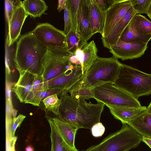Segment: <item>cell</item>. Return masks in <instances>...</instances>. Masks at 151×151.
Masks as SVG:
<instances>
[{"label":"cell","instance_id":"7a4b0ae2","mask_svg":"<svg viewBox=\"0 0 151 151\" xmlns=\"http://www.w3.org/2000/svg\"><path fill=\"white\" fill-rule=\"evenodd\" d=\"M47 51L31 32L22 35L17 43L13 58L16 68L19 72L42 75Z\"/></svg>","mask_w":151,"mask_h":151},{"label":"cell","instance_id":"d6a6232c","mask_svg":"<svg viewBox=\"0 0 151 151\" xmlns=\"http://www.w3.org/2000/svg\"><path fill=\"white\" fill-rule=\"evenodd\" d=\"M64 20L65 27L64 32L66 35H67L71 29V21L70 18L68 4L64 9Z\"/></svg>","mask_w":151,"mask_h":151},{"label":"cell","instance_id":"ab89813d","mask_svg":"<svg viewBox=\"0 0 151 151\" xmlns=\"http://www.w3.org/2000/svg\"><path fill=\"white\" fill-rule=\"evenodd\" d=\"M147 15L149 18L151 19V4L148 10Z\"/></svg>","mask_w":151,"mask_h":151},{"label":"cell","instance_id":"44dd1931","mask_svg":"<svg viewBox=\"0 0 151 151\" xmlns=\"http://www.w3.org/2000/svg\"><path fill=\"white\" fill-rule=\"evenodd\" d=\"M82 50L83 52V64L82 68L83 79L97 57L98 50L94 40L88 43L84 46Z\"/></svg>","mask_w":151,"mask_h":151},{"label":"cell","instance_id":"52a82bcc","mask_svg":"<svg viewBox=\"0 0 151 151\" xmlns=\"http://www.w3.org/2000/svg\"><path fill=\"white\" fill-rule=\"evenodd\" d=\"M47 50L42 75L44 83L63 73L73 65L69 59L73 54L67 49L48 48Z\"/></svg>","mask_w":151,"mask_h":151},{"label":"cell","instance_id":"f35d334b","mask_svg":"<svg viewBox=\"0 0 151 151\" xmlns=\"http://www.w3.org/2000/svg\"><path fill=\"white\" fill-rule=\"evenodd\" d=\"M25 151H34V148L32 146L29 145L25 148Z\"/></svg>","mask_w":151,"mask_h":151},{"label":"cell","instance_id":"d6986e66","mask_svg":"<svg viewBox=\"0 0 151 151\" xmlns=\"http://www.w3.org/2000/svg\"><path fill=\"white\" fill-rule=\"evenodd\" d=\"M127 124L142 137L151 138V114L147 112L141 114Z\"/></svg>","mask_w":151,"mask_h":151},{"label":"cell","instance_id":"3957f363","mask_svg":"<svg viewBox=\"0 0 151 151\" xmlns=\"http://www.w3.org/2000/svg\"><path fill=\"white\" fill-rule=\"evenodd\" d=\"M121 63L114 57L98 56L85 76L79 83L82 88L92 89L108 83L114 84L119 75Z\"/></svg>","mask_w":151,"mask_h":151},{"label":"cell","instance_id":"30bf717a","mask_svg":"<svg viewBox=\"0 0 151 151\" xmlns=\"http://www.w3.org/2000/svg\"><path fill=\"white\" fill-rule=\"evenodd\" d=\"M132 7L130 0H115L105 11V24L101 37L102 42L109 36L116 26Z\"/></svg>","mask_w":151,"mask_h":151},{"label":"cell","instance_id":"e575fe53","mask_svg":"<svg viewBox=\"0 0 151 151\" xmlns=\"http://www.w3.org/2000/svg\"><path fill=\"white\" fill-rule=\"evenodd\" d=\"M100 8L105 12L115 1V0H95Z\"/></svg>","mask_w":151,"mask_h":151},{"label":"cell","instance_id":"6da1fadb","mask_svg":"<svg viewBox=\"0 0 151 151\" xmlns=\"http://www.w3.org/2000/svg\"><path fill=\"white\" fill-rule=\"evenodd\" d=\"M60 98L61 102L58 116L60 120L78 129H91L93 125L100 122L104 104L87 103L85 100L74 99L67 94Z\"/></svg>","mask_w":151,"mask_h":151},{"label":"cell","instance_id":"ac0fdd59","mask_svg":"<svg viewBox=\"0 0 151 151\" xmlns=\"http://www.w3.org/2000/svg\"><path fill=\"white\" fill-rule=\"evenodd\" d=\"M90 10L92 34L93 35L99 33L102 36L105 22V12L101 10L95 0H90Z\"/></svg>","mask_w":151,"mask_h":151},{"label":"cell","instance_id":"9a60e30c","mask_svg":"<svg viewBox=\"0 0 151 151\" xmlns=\"http://www.w3.org/2000/svg\"><path fill=\"white\" fill-rule=\"evenodd\" d=\"M136 14L132 7L127 11L116 26L111 34L102 42L104 47L110 50L116 44L131 19Z\"/></svg>","mask_w":151,"mask_h":151},{"label":"cell","instance_id":"83f0119b","mask_svg":"<svg viewBox=\"0 0 151 151\" xmlns=\"http://www.w3.org/2000/svg\"><path fill=\"white\" fill-rule=\"evenodd\" d=\"M71 21V30L77 32L78 10L80 0H68Z\"/></svg>","mask_w":151,"mask_h":151},{"label":"cell","instance_id":"74e56055","mask_svg":"<svg viewBox=\"0 0 151 151\" xmlns=\"http://www.w3.org/2000/svg\"><path fill=\"white\" fill-rule=\"evenodd\" d=\"M142 141L145 143L151 149V138L142 137Z\"/></svg>","mask_w":151,"mask_h":151},{"label":"cell","instance_id":"8992f818","mask_svg":"<svg viewBox=\"0 0 151 151\" xmlns=\"http://www.w3.org/2000/svg\"><path fill=\"white\" fill-rule=\"evenodd\" d=\"M94 99L105 105L134 107H141L138 99L112 83L104 84L92 89Z\"/></svg>","mask_w":151,"mask_h":151},{"label":"cell","instance_id":"277c9868","mask_svg":"<svg viewBox=\"0 0 151 151\" xmlns=\"http://www.w3.org/2000/svg\"><path fill=\"white\" fill-rule=\"evenodd\" d=\"M114 84L138 99L151 94V74L121 63L119 76Z\"/></svg>","mask_w":151,"mask_h":151},{"label":"cell","instance_id":"4fadbf2b","mask_svg":"<svg viewBox=\"0 0 151 151\" xmlns=\"http://www.w3.org/2000/svg\"><path fill=\"white\" fill-rule=\"evenodd\" d=\"M28 16L25 11L22 4L14 10L8 24V32L7 42L9 47L12 45L19 37L22 26Z\"/></svg>","mask_w":151,"mask_h":151},{"label":"cell","instance_id":"b9f144b4","mask_svg":"<svg viewBox=\"0 0 151 151\" xmlns=\"http://www.w3.org/2000/svg\"><path fill=\"white\" fill-rule=\"evenodd\" d=\"M86 151V150H82L81 151Z\"/></svg>","mask_w":151,"mask_h":151},{"label":"cell","instance_id":"9c48e42d","mask_svg":"<svg viewBox=\"0 0 151 151\" xmlns=\"http://www.w3.org/2000/svg\"><path fill=\"white\" fill-rule=\"evenodd\" d=\"M83 77L81 67L73 65L63 73L44 82L42 89H64L68 92L75 85L81 81Z\"/></svg>","mask_w":151,"mask_h":151},{"label":"cell","instance_id":"d590c367","mask_svg":"<svg viewBox=\"0 0 151 151\" xmlns=\"http://www.w3.org/2000/svg\"><path fill=\"white\" fill-rule=\"evenodd\" d=\"M78 60V65L82 68L83 64V52L82 49H78L74 54Z\"/></svg>","mask_w":151,"mask_h":151},{"label":"cell","instance_id":"1f68e13d","mask_svg":"<svg viewBox=\"0 0 151 151\" xmlns=\"http://www.w3.org/2000/svg\"><path fill=\"white\" fill-rule=\"evenodd\" d=\"M26 116L23 114H19L14 118L11 119L9 122V129L11 138H14L15 133L17 129L19 127L22 122L25 118Z\"/></svg>","mask_w":151,"mask_h":151},{"label":"cell","instance_id":"484cf974","mask_svg":"<svg viewBox=\"0 0 151 151\" xmlns=\"http://www.w3.org/2000/svg\"><path fill=\"white\" fill-rule=\"evenodd\" d=\"M78 84H76L69 91L70 96L72 98L81 100L94 98V95L92 89L81 88Z\"/></svg>","mask_w":151,"mask_h":151},{"label":"cell","instance_id":"5bb4252c","mask_svg":"<svg viewBox=\"0 0 151 151\" xmlns=\"http://www.w3.org/2000/svg\"><path fill=\"white\" fill-rule=\"evenodd\" d=\"M114 117L121 121L122 124H127L141 114L147 112L145 106L139 107H129L106 105Z\"/></svg>","mask_w":151,"mask_h":151},{"label":"cell","instance_id":"4316f807","mask_svg":"<svg viewBox=\"0 0 151 151\" xmlns=\"http://www.w3.org/2000/svg\"><path fill=\"white\" fill-rule=\"evenodd\" d=\"M57 94L48 96L42 100L45 108L58 116L59 115V109L61 99H59Z\"/></svg>","mask_w":151,"mask_h":151},{"label":"cell","instance_id":"e0dca14e","mask_svg":"<svg viewBox=\"0 0 151 151\" xmlns=\"http://www.w3.org/2000/svg\"><path fill=\"white\" fill-rule=\"evenodd\" d=\"M50 118L53 121L60 134L67 145L73 150L78 151L75 147V141L76 134L78 129L62 121L57 117Z\"/></svg>","mask_w":151,"mask_h":151},{"label":"cell","instance_id":"836d02e7","mask_svg":"<svg viewBox=\"0 0 151 151\" xmlns=\"http://www.w3.org/2000/svg\"><path fill=\"white\" fill-rule=\"evenodd\" d=\"M91 129L92 135L94 137H98L103 134L105 129L102 123L99 122L93 125Z\"/></svg>","mask_w":151,"mask_h":151},{"label":"cell","instance_id":"5b68a950","mask_svg":"<svg viewBox=\"0 0 151 151\" xmlns=\"http://www.w3.org/2000/svg\"><path fill=\"white\" fill-rule=\"evenodd\" d=\"M142 136L132 127L122 124L121 129L111 133L99 144L88 148L86 151H128L137 147Z\"/></svg>","mask_w":151,"mask_h":151},{"label":"cell","instance_id":"7402d4cb","mask_svg":"<svg viewBox=\"0 0 151 151\" xmlns=\"http://www.w3.org/2000/svg\"><path fill=\"white\" fill-rule=\"evenodd\" d=\"M22 5L26 13L32 18L40 17L47 9L48 6L42 0H25Z\"/></svg>","mask_w":151,"mask_h":151},{"label":"cell","instance_id":"8d00e7d4","mask_svg":"<svg viewBox=\"0 0 151 151\" xmlns=\"http://www.w3.org/2000/svg\"><path fill=\"white\" fill-rule=\"evenodd\" d=\"M68 4V0H59L57 9L59 12L65 9Z\"/></svg>","mask_w":151,"mask_h":151},{"label":"cell","instance_id":"8fae6325","mask_svg":"<svg viewBox=\"0 0 151 151\" xmlns=\"http://www.w3.org/2000/svg\"><path fill=\"white\" fill-rule=\"evenodd\" d=\"M148 47L147 43L139 42H126L120 39L110 50L113 57L122 60H133L141 57Z\"/></svg>","mask_w":151,"mask_h":151},{"label":"cell","instance_id":"cb8c5ba5","mask_svg":"<svg viewBox=\"0 0 151 151\" xmlns=\"http://www.w3.org/2000/svg\"><path fill=\"white\" fill-rule=\"evenodd\" d=\"M66 37L67 51L73 55L77 49H82L88 43L77 32L71 30Z\"/></svg>","mask_w":151,"mask_h":151},{"label":"cell","instance_id":"60d3db41","mask_svg":"<svg viewBox=\"0 0 151 151\" xmlns=\"http://www.w3.org/2000/svg\"><path fill=\"white\" fill-rule=\"evenodd\" d=\"M147 112L151 114V102L147 107Z\"/></svg>","mask_w":151,"mask_h":151},{"label":"cell","instance_id":"f546056e","mask_svg":"<svg viewBox=\"0 0 151 151\" xmlns=\"http://www.w3.org/2000/svg\"><path fill=\"white\" fill-rule=\"evenodd\" d=\"M133 8L137 14H147L151 4V0H130Z\"/></svg>","mask_w":151,"mask_h":151},{"label":"cell","instance_id":"603a6c76","mask_svg":"<svg viewBox=\"0 0 151 151\" xmlns=\"http://www.w3.org/2000/svg\"><path fill=\"white\" fill-rule=\"evenodd\" d=\"M47 119L51 129V151H75L71 149L63 140L52 120L50 118H47Z\"/></svg>","mask_w":151,"mask_h":151},{"label":"cell","instance_id":"f1b7e54d","mask_svg":"<svg viewBox=\"0 0 151 151\" xmlns=\"http://www.w3.org/2000/svg\"><path fill=\"white\" fill-rule=\"evenodd\" d=\"M44 83L42 75L36 76L32 89L25 99L24 103L29 104L36 95L42 89Z\"/></svg>","mask_w":151,"mask_h":151},{"label":"cell","instance_id":"4dcf8cb0","mask_svg":"<svg viewBox=\"0 0 151 151\" xmlns=\"http://www.w3.org/2000/svg\"><path fill=\"white\" fill-rule=\"evenodd\" d=\"M22 4L19 0H6L5 1L6 18L8 24L15 9Z\"/></svg>","mask_w":151,"mask_h":151},{"label":"cell","instance_id":"ba28073f","mask_svg":"<svg viewBox=\"0 0 151 151\" xmlns=\"http://www.w3.org/2000/svg\"><path fill=\"white\" fill-rule=\"evenodd\" d=\"M46 49H67L66 35L48 23H41L31 32Z\"/></svg>","mask_w":151,"mask_h":151},{"label":"cell","instance_id":"ffe728a7","mask_svg":"<svg viewBox=\"0 0 151 151\" xmlns=\"http://www.w3.org/2000/svg\"><path fill=\"white\" fill-rule=\"evenodd\" d=\"M128 26L136 34L142 36L151 35V21L145 17L136 14L132 18Z\"/></svg>","mask_w":151,"mask_h":151},{"label":"cell","instance_id":"7c38bea8","mask_svg":"<svg viewBox=\"0 0 151 151\" xmlns=\"http://www.w3.org/2000/svg\"><path fill=\"white\" fill-rule=\"evenodd\" d=\"M90 0H80L78 6L77 32L86 42L93 36L90 21Z\"/></svg>","mask_w":151,"mask_h":151},{"label":"cell","instance_id":"2e32d148","mask_svg":"<svg viewBox=\"0 0 151 151\" xmlns=\"http://www.w3.org/2000/svg\"><path fill=\"white\" fill-rule=\"evenodd\" d=\"M19 73V78L12 89L20 102L24 103L32 89L36 76L26 71Z\"/></svg>","mask_w":151,"mask_h":151},{"label":"cell","instance_id":"d4e9b609","mask_svg":"<svg viewBox=\"0 0 151 151\" xmlns=\"http://www.w3.org/2000/svg\"><path fill=\"white\" fill-rule=\"evenodd\" d=\"M68 92L64 89H42L34 96L29 104L35 106H39L41 101L45 98L51 95L57 94L60 96H63Z\"/></svg>","mask_w":151,"mask_h":151}]
</instances>
